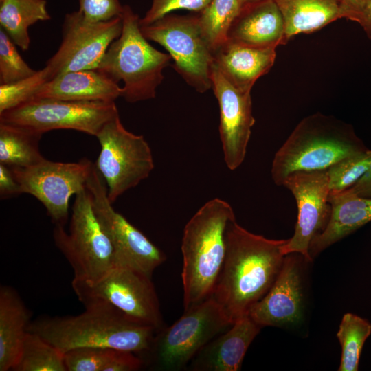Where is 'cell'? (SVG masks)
Returning <instances> with one entry per match:
<instances>
[{
	"instance_id": "1",
	"label": "cell",
	"mask_w": 371,
	"mask_h": 371,
	"mask_svg": "<svg viewBox=\"0 0 371 371\" xmlns=\"http://www.w3.org/2000/svg\"><path fill=\"white\" fill-rule=\"evenodd\" d=\"M287 240L253 234L236 219L228 223L225 260L212 296L232 324L248 315L272 286L283 264L282 247Z\"/></svg>"
},
{
	"instance_id": "2",
	"label": "cell",
	"mask_w": 371,
	"mask_h": 371,
	"mask_svg": "<svg viewBox=\"0 0 371 371\" xmlns=\"http://www.w3.org/2000/svg\"><path fill=\"white\" fill-rule=\"evenodd\" d=\"M80 315L45 317L29 324L27 331L36 333L61 352L79 347H107L146 353L158 332L137 322L103 302L84 305Z\"/></svg>"
},
{
	"instance_id": "3",
	"label": "cell",
	"mask_w": 371,
	"mask_h": 371,
	"mask_svg": "<svg viewBox=\"0 0 371 371\" xmlns=\"http://www.w3.org/2000/svg\"><path fill=\"white\" fill-rule=\"evenodd\" d=\"M234 219L232 206L215 198L186 223L181 242L184 311L212 295L225 260L226 229Z\"/></svg>"
},
{
	"instance_id": "4",
	"label": "cell",
	"mask_w": 371,
	"mask_h": 371,
	"mask_svg": "<svg viewBox=\"0 0 371 371\" xmlns=\"http://www.w3.org/2000/svg\"><path fill=\"white\" fill-rule=\"evenodd\" d=\"M368 150L351 125L321 113L302 119L276 153L271 177L282 186L291 174L326 170L337 161Z\"/></svg>"
},
{
	"instance_id": "5",
	"label": "cell",
	"mask_w": 371,
	"mask_h": 371,
	"mask_svg": "<svg viewBox=\"0 0 371 371\" xmlns=\"http://www.w3.org/2000/svg\"><path fill=\"white\" fill-rule=\"evenodd\" d=\"M122 30L109 47L96 69L117 83L123 82L122 95L127 102L153 99L164 77L171 56L154 48L142 34L139 17L124 5Z\"/></svg>"
},
{
	"instance_id": "6",
	"label": "cell",
	"mask_w": 371,
	"mask_h": 371,
	"mask_svg": "<svg viewBox=\"0 0 371 371\" xmlns=\"http://www.w3.org/2000/svg\"><path fill=\"white\" fill-rule=\"evenodd\" d=\"M75 196L69 233L65 226L55 225L53 238L73 269V279L92 282L116 266L114 251L95 214L89 190L85 188Z\"/></svg>"
},
{
	"instance_id": "7",
	"label": "cell",
	"mask_w": 371,
	"mask_h": 371,
	"mask_svg": "<svg viewBox=\"0 0 371 371\" xmlns=\"http://www.w3.org/2000/svg\"><path fill=\"white\" fill-rule=\"evenodd\" d=\"M212 296L185 311L170 326L155 335L147 352L154 366L161 370L186 368L196 354L210 341L232 326Z\"/></svg>"
},
{
	"instance_id": "8",
	"label": "cell",
	"mask_w": 371,
	"mask_h": 371,
	"mask_svg": "<svg viewBox=\"0 0 371 371\" xmlns=\"http://www.w3.org/2000/svg\"><path fill=\"white\" fill-rule=\"evenodd\" d=\"M140 30L147 40L168 51L174 69L188 85L199 93L212 89L214 54L203 36L198 14L170 13Z\"/></svg>"
},
{
	"instance_id": "9",
	"label": "cell",
	"mask_w": 371,
	"mask_h": 371,
	"mask_svg": "<svg viewBox=\"0 0 371 371\" xmlns=\"http://www.w3.org/2000/svg\"><path fill=\"white\" fill-rule=\"evenodd\" d=\"M151 278L132 267L116 265L95 282L73 279L71 286L84 305L94 302L109 303L131 319L159 331L163 323Z\"/></svg>"
},
{
	"instance_id": "10",
	"label": "cell",
	"mask_w": 371,
	"mask_h": 371,
	"mask_svg": "<svg viewBox=\"0 0 371 371\" xmlns=\"http://www.w3.org/2000/svg\"><path fill=\"white\" fill-rule=\"evenodd\" d=\"M100 152L95 166L107 187L111 203L146 179L154 168L152 152L142 135L127 131L117 115L95 136Z\"/></svg>"
},
{
	"instance_id": "11",
	"label": "cell",
	"mask_w": 371,
	"mask_h": 371,
	"mask_svg": "<svg viewBox=\"0 0 371 371\" xmlns=\"http://www.w3.org/2000/svg\"><path fill=\"white\" fill-rule=\"evenodd\" d=\"M117 115L115 102L33 99L0 113V122L27 126L42 134L71 129L96 136Z\"/></svg>"
},
{
	"instance_id": "12",
	"label": "cell",
	"mask_w": 371,
	"mask_h": 371,
	"mask_svg": "<svg viewBox=\"0 0 371 371\" xmlns=\"http://www.w3.org/2000/svg\"><path fill=\"white\" fill-rule=\"evenodd\" d=\"M86 188L97 218L110 240L116 265H125L152 277L166 259L164 253L112 207L104 179L94 166Z\"/></svg>"
},
{
	"instance_id": "13",
	"label": "cell",
	"mask_w": 371,
	"mask_h": 371,
	"mask_svg": "<svg viewBox=\"0 0 371 371\" xmlns=\"http://www.w3.org/2000/svg\"><path fill=\"white\" fill-rule=\"evenodd\" d=\"M95 166L83 158L78 162H56L45 158L26 168H11L21 193L36 198L55 225L65 226L72 195L86 188Z\"/></svg>"
},
{
	"instance_id": "14",
	"label": "cell",
	"mask_w": 371,
	"mask_h": 371,
	"mask_svg": "<svg viewBox=\"0 0 371 371\" xmlns=\"http://www.w3.org/2000/svg\"><path fill=\"white\" fill-rule=\"evenodd\" d=\"M122 30V16L91 21L78 10L67 13L62 25L61 43L45 66L53 78L68 71L96 69Z\"/></svg>"
},
{
	"instance_id": "15",
	"label": "cell",
	"mask_w": 371,
	"mask_h": 371,
	"mask_svg": "<svg viewBox=\"0 0 371 371\" xmlns=\"http://www.w3.org/2000/svg\"><path fill=\"white\" fill-rule=\"evenodd\" d=\"M282 186L292 192L298 210L294 234L282 246V254H298L311 261V243L324 230L331 214L326 170L291 174Z\"/></svg>"
},
{
	"instance_id": "16",
	"label": "cell",
	"mask_w": 371,
	"mask_h": 371,
	"mask_svg": "<svg viewBox=\"0 0 371 371\" xmlns=\"http://www.w3.org/2000/svg\"><path fill=\"white\" fill-rule=\"evenodd\" d=\"M212 89L220 111L219 133L224 161L231 170L243 162L255 119L251 92L232 86L213 65Z\"/></svg>"
},
{
	"instance_id": "17",
	"label": "cell",
	"mask_w": 371,
	"mask_h": 371,
	"mask_svg": "<svg viewBox=\"0 0 371 371\" xmlns=\"http://www.w3.org/2000/svg\"><path fill=\"white\" fill-rule=\"evenodd\" d=\"M296 254L285 256L272 286L249 312L248 315L262 328L294 324L302 317V278Z\"/></svg>"
},
{
	"instance_id": "18",
	"label": "cell",
	"mask_w": 371,
	"mask_h": 371,
	"mask_svg": "<svg viewBox=\"0 0 371 371\" xmlns=\"http://www.w3.org/2000/svg\"><path fill=\"white\" fill-rule=\"evenodd\" d=\"M227 40L256 49H276L285 44L283 18L274 1L253 0L241 5Z\"/></svg>"
},
{
	"instance_id": "19",
	"label": "cell",
	"mask_w": 371,
	"mask_h": 371,
	"mask_svg": "<svg viewBox=\"0 0 371 371\" xmlns=\"http://www.w3.org/2000/svg\"><path fill=\"white\" fill-rule=\"evenodd\" d=\"M262 327L249 315L206 344L188 365L194 371H237L245 353Z\"/></svg>"
},
{
	"instance_id": "20",
	"label": "cell",
	"mask_w": 371,
	"mask_h": 371,
	"mask_svg": "<svg viewBox=\"0 0 371 371\" xmlns=\"http://www.w3.org/2000/svg\"><path fill=\"white\" fill-rule=\"evenodd\" d=\"M118 83L98 71L87 69L57 75L43 84L33 99L111 102L121 97Z\"/></svg>"
},
{
	"instance_id": "21",
	"label": "cell",
	"mask_w": 371,
	"mask_h": 371,
	"mask_svg": "<svg viewBox=\"0 0 371 371\" xmlns=\"http://www.w3.org/2000/svg\"><path fill=\"white\" fill-rule=\"evenodd\" d=\"M276 49H256L226 41L214 52V65L234 87L251 92L273 65Z\"/></svg>"
},
{
	"instance_id": "22",
	"label": "cell",
	"mask_w": 371,
	"mask_h": 371,
	"mask_svg": "<svg viewBox=\"0 0 371 371\" xmlns=\"http://www.w3.org/2000/svg\"><path fill=\"white\" fill-rule=\"evenodd\" d=\"M331 214L324 230L312 240L309 252L315 256L371 221V198L344 192L330 194Z\"/></svg>"
},
{
	"instance_id": "23",
	"label": "cell",
	"mask_w": 371,
	"mask_h": 371,
	"mask_svg": "<svg viewBox=\"0 0 371 371\" xmlns=\"http://www.w3.org/2000/svg\"><path fill=\"white\" fill-rule=\"evenodd\" d=\"M30 313L12 288H0V371L12 370L30 324Z\"/></svg>"
},
{
	"instance_id": "24",
	"label": "cell",
	"mask_w": 371,
	"mask_h": 371,
	"mask_svg": "<svg viewBox=\"0 0 371 371\" xmlns=\"http://www.w3.org/2000/svg\"><path fill=\"white\" fill-rule=\"evenodd\" d=\"M283 18L285 39L318 30L341 19L342 0H273Z\"/></svg>"
},
{
	"instance_id": "25",
	"label": "cell",
	"mask_w": 371,
	"mask_h": 371,
	"mask_svg": "<svg viewBox=\"0 0 371 371\" xmlns=\"http://www.w3.org/2000/svg\"><path fill=\"white\" fill-rule=\"evenodd\" d=\"M46 0H0V25L22 50L30 47L28 28L50 20Z\"/></svg>"
},
{
	"instance_id": "26",
	"label": "cell",
	"mask_w": 371,
	"mask_h": 371,
	"mask_svg": "<svg viewBox=\"0 0 371 371\" xmlns=\"http://www.w3.org/2000/svg\"><path fill=\"white\" fill-rule=\"evenodd\" d=\"M42 135L27 126L0 122V164L26 168L43 160L38 148Z\"/></svg>"
},
{
	"instance_id": "27",
	"label": "cell",
	"mask_w": 371,
	"mask_h": 371,
	"mask_svg": "<svg viewBox=\"0 0 371 371\" xmlns=\"http://www.w3.org/2000/svg\"><path fill=\"white\" fill-rule=\"evenodd\" d=\"M14 371H67L64 353L36 333L27 331Z\"/></svg>"
},
{
	"instance_id": "28",
	"label": "cell",
	"mask_w": 371,
	"mask_h": 371,
	"mask_svg": "<svg viewBox=\"0 0 371 371\" xmlns=\"http://www.w3.org/2000/svg\"><path fill=\"white\" fill-rule=\"evenodd\" d=\"M240 7L238 0H211L197 14L201 32L213 54L227 41L228 30Z\"/></svg>"
},
{
	"instance_id": "29",
	"label": "cell",
	"mask_w": 371,
	"mask_h": 371,
	"mask_svg": "<svg viewBox=\"0 0 371 371\" xmlns=\"http://www.w3.org/2000/svg\"><path fill=\"white\" fill-rule=\"evenodd\" d=\"M371 334V324L352 313L344 315L337 337L341 347L339 371H357L363 344Z\"/></svg>"
},
{
	"instance_id": "30",
	"label": "cell",
	"mask_w": 371,
	"mask_h": 371,
	"mask_svg": "<svg viewBox=\"0 0 371 371\" xmlns=\"http://www.w3.org/2000/svg\"><path fill=\"white\" fill-rule=\"evenodd\" d=\"M107 347H79L64 353L67 371H109L122 352Z\"/></svg>"
},
{
	"instance_id": "31",
	"label": "cell",
	"mask_w": 371,
	"mask_h": 371,
	"mask_svg": "<svg viewBox=\"0 0 371 371\" xmlns=\"http://www.w3.org/2000/svg\"><path fill=\"white\" fill-rule=\"evenodd\" d=\"M371 161V150L347 157L326 170L330 194L340 193L352 187L366 172Z\"/></svg>"
},
{
	"instance_id": "32",
	"label": "cell",
	"mask_w": 371,
	"mask_h": 371,
	"mask_svg": "<svg viewBox=\"0 0 371 371\" xmlns=\"http://www.w3.org/2000/svg\"><path fill=\"white\" fill-rule=\"evenodd\" d=\"M53 78L45 66L34 75L10 84L0 85V113L30 100L46 82Z\"/></svg>"
},
{
	"instance_id": "33",
	"label": "cell",
	"mask_w": 371,
	"mask_h": 371,
	"mask_svg": "<svg viewBox=\"0 0 371 371\" xmlns=\"http://www.w3.org/2000/svg\"><path fill=\"white\" fill-rule=\"evenodd\" d=\"M37 71L32 69L18 52L14 43L1 28L0 30V82L10 84L27 78Z\"/></svg>"
},
{
	"instance_id": "34",
	"label": "cell",
	"mask_w": 371,
	"mask_h": 371,
	"mask_svg": "<svg viewBox=\"0 0 371 371\" xmlns=\"http://www.w3.org/2000/svg\"><path fill=\"white\" fill-rule=\"evenodd\" d=\"M211 0H152L150 8L139 19V25H149L177 10L201 12Z\"/></svg>"
},
{
	"instance_id": "35",
	"label": "cell",
	"mask_w": 371,
	"mask_h": 371,
	"mask_svg": "<svg viewBox=\"0 0 371 371\" xmlns=\"http://www.w3.org/2000/svg\"><path fill=\"white\" fill-rule=\"evenodd\" d=\"M82 14L89 21H108L122 16L124 5L119 0H78Z\"/></svg>"
},
{
	"instance_id": "36",
	"label": "cell",
	"mask_w": 371,
	"mask_h": 371,
	"mask_svg": "<svg viewBox=\"0 0 371 371\" xmlns=\"http://www.w3.org/2000/svg\"><path fill=\"white\" fill-rule=\"evenodd\" d=\"M341 16L358 23L371 39V0H342Z\"/></svg>"
},
{
	"instance_id": "37",
	"label": "cell",
	"mask_w": 371,
	"mask_h": 371,
	"mask_svg": "<svg viewBox=\"0 0 371 371\" xmlns=\"http://www.w3.org/2000/svg\"><path fill=\"white\" fill-rule=\"evenodd\" d=\"M21 194L12 170L0 164V196L6 199Z\"/></svg>"
},
{
	"instance_id": "38",
	"label": "cell",
	"mask_w": 371,
	"mask_h": 371,
	"mask_svg": "<svg viewBox=\"0 0 371 371\" xmlns=\"http://www.w3.org/2000/svg\"><path fill=\"white\" fill-rule=\"evenodd\" d=\"M343 192L360 197L371 198V161L361 178L352 187Z\"/></svg>"
},
{
	"instance_id": "39",
	"label": "cell",
	"mask_w": 371,
	"mask_h": 371,
	"mask_svg": "<svg viewBox=\"0 0 371 371\" xmlns=\"http://www.w3.org/2000/svg\"><path fill=\"white\" fill-rule=\"evenodd\" d=\"M253 1V0H238V2L240 3V6L247 2H249V1Z\"/></svg>"
}]
</instances>
